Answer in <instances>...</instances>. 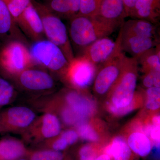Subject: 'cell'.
Wrapping results in <instances>:
<instances>
[{
  "mask_svg": "<svg viewBox=\"0 0 160 160\" xmlns=\"http://www.w3.org/2000/svg\"><path fill=\"white\" fill-rule=\"evenodd\" d=\"M77 132L81 138L89 142H96L99 139L97 132L91 125L87 123H81L78 125Z\"/></svg>",
  "mask_w": 160,
  "mask_h": 160,
  "instance_id": "cell-28",
  "label": "cell"
},
{
  "mask_svg": "<svg viewBox=\"0 0 160 160\" xmlns=\"http://www.w3.org/2000/svg\"><path fill=\"white\" fill-rule=\"evenodd\" d=\"M128 143L132 151L142 157L147 156L152 149L149 138L142 132H133L128 139Z\"/></svg>",
  "mask_w": 160,
  "mask_h": 160,
  "instance_id": "cell-21",
  "label": "cell"
},
{
  "mask_svg": "<svg viewBox=\"0 0 160 160\" xmlns=\"http://www.w3.org/2000/svg\"><path fill=\"white\" fill-rule=\"evenodd\" d=\"M44 4L52 13L61 19L70 20L72 18L65 0H45Z\"/></svg>",
  "mask_w": 160,
  "mask_h": 160,
  "instance_id": "cell-23",
  "label": "cell"
},
{
  "mask_svg": "<svg viewBox=\"0 0 160 160\" xmlns=\"http://www.w3.org/2000/svg\"><path fill=\"white\" fill-rule=\"evenodd\" d=\"M137 60L145 72H160V44L143 53Z\"/></svg>",
  "mask_w": 160,
  "mask_h": 160,
  "instance_id": "cell-22",
  "label": "cell"
},
{
  "mask_svg": "<svg viewBox=\"0 0 160 160\" xmlns=\"http://www.w3.org/2000/svg\"><path fill=\"white\" fill-rule=\"evenodd\" d=\"M15 95L13 85L5 78L0 76V108L9 105Z\"/></svg>",
  "mask_w": 160,
  "mask_h": 160,
  "instance_id": "cell-25",
  "label": "cell"
},
{
  "mask_svg": "<svg viewBox=\"0 0 160 160\" xmlns=\"http://www.w3.org/2000/svg\"><path fill=\"white\" fill-rule=\"evenodd\" d=\"M35 66L29 49L22 41L11 40L0 48V72L4 77L12 78Z\"/></svg>",
  "mask_w": 160,
  "mask_h": 160,
  "instance_id": "cell-3",
  "label": "cell"
},
{
  "mask_svg": "<svg viewBox=\"0 0 160 160\" xmlns=\"http://www.w3.org/2000/svg\"><path fill=\"white\" fill-rule=\"evenodd\" d=\"M124 4V8L127 17L132 7L134 6L137 0H122Z\"/></svg>",
  "mask_w": 160,
  "mask_h": 160,
  "instance_id": "cell-35",
  "label": "cell"
},
{
  "mask_svg": "<svg viewBox=\"0 0 160 160\" xmlns=\"http://www.w3.org/2000/svg\"><path fill=\"white\" fill-rule=\"evenodd\" d=\"M97 17L105 22L118 26L127 18L122 0H102Z\"/></svg>",
  "mask_w": 160,
  "mask_h": 160,
  "instance_id": "cell-13",
  "label": "cell"
},
{
  "mask_svg": "<svg viewBox=\"0 0 160 160\" xmlns=\"http://www.w3.org/2000/svg\"><path fill=\"white\" fill-rule=\"evenodd\" d=\"M26 156L29 160H63L64 154L61 151L47 149L29 151Z\"/></svg>",
  "mask_w": 160,
  "mask_h": 160,
  "instance_id": "cell-24",
  "label": "cell"
},
{
  "mask_svg": "<svg viewBox=\"0 0 160 160\" xmlns=\"http://www.w3.org/2000/svg\"><path fill=\"white\" fill-rule=\"evenodd\" d=\"M36 118L32 109L15 106L0 111L1 132H24Z\"/></svg>",
  "mask_w": 160,
  "mask_h": 160,
  "instance_id": "cell-10",
  "label": "cell"
},
{
  "mask_svg": "<svg viewBox=\"0 0 160 160\" xmlns=\"http://www.w3.org/2000/svg\"><path fill=\"white\" fill-rule=\"evenodd\" d=\"M102 0H80L79 11L78 15L96 17L98 15Z\"/></svg>",
  "mask_w": 160,
  "mask_h": 160,
  "instance_id": "cell-26",
  "label": "cell"
},
{
  "mask_svg": "<svg viewBox=\"0 0 160 160\" xmlns=\"http://www.w3.org/2000/svg\"><path fill=\"white\" fill-rule=\"evenodd\" d=\"M143 86L146 88H151L154 86V79L152 72H145L142 80Z\"/></svg>",
  "mask_w": 160,
  "mask_h": 160,
  "instance_id": "cell-34",
  "label": "cell"
},
{
  "mask_svg": "<svg viewBox=\"0 0 160 160\" xmlns=\"http://www.w3.org/2000/svg\"><path fill=\"white\" fill-rule=\"evenodd\" d=\"M12 40L26 42L6 4L0 0V41L6 42Z\"/></svg>",
  "mask_w": 160,
  "mask_h": 160,
  "instance_id": "cell-14",
  "label": "cell"
},
{
  "mask_svg": "<svg viewBox=\"0 0 160 160\" xmlns=\"http://www.w3.org/2000/svg\"><path fill=\"white\" fill-rule=\"evenodd\" d=\"M98 148L94 145H84L79 150V160H95L98 157Z\"/></svg>",
  "mask_w": 160,
  "mask_h": 160,
  "instance_id": "cell-30",
  "label": "cell"
},
{
  "mask_svg": "<svg viewBox=\"0 0 160 160\" xmlns=\"http://www.w3.org/2000/svg\"><path fill=\"white\" fill-rule=\"evenodd\" d=\"M65 99L67 106L79 119L87 118L94 112L93 103L78 92L73 90L67 92Z\"/></svg>",
  "mask_w": 160,
  "mask_h": 160,
  "instance_id": "cell-18",
  "label": "cell"
},
{
  "mask_svg": "<svg viewBox=\"0 0 160 160\" xmlns=\"http://www.w3.org/2000/svg\"><path fill=\"white\" fill-rule=\"evenodd\" d=\"M69 7L72 18L77 15L79 11L80 0H65Z\"/></svg>",
  "mask_w": 160,
  "mask_h": 160,
  "instance_id": "cell-33",
  "label": "cell"
},
{
  "mask_svg": "<svg viewBox=\"0 0 160 160\" xmlns=\"http://www.w3.org/2000/svg\"><path fill=\"white\" fill-rule=\"evenodd\" d=\"M18 160H29L26 159H24V158H22L20 159H19Z\"/></svg>",
  "mask_w": 160,
  "mask_h": 160,
  "instance_id": "cell-37",
  "label": "cell"
},
{
  "mask_svg": "<svg viewBox=\"0 0 160 160\" xmlns=\"http://www.w3.org/2000/svg\"><path fill=\"white\" fill-rule=\"evenodd\" d=\"M16 23L23 32L33 42L45 39L42 20L32 2L18 18Z\"/></svg>",
  "mask_w": 160,
  "mask_h": 160,
  "instance_id": "cell-12",
  "label": "cell"
},
{
  "mask_svg": "<svg viewBox=\"0 0 160 160\" xmlns=\"http://www.w3.org/2000/svg\"><path fill=\"white\" fill-rule=\"evenodd\" d=\"M155 25L146 20L132 19L124 22L120 30L122 37L136 36L158 39Z\"/></svg>",
  "mask_w": 160,
  "mask_h": 160,
  "instance_id": "cell-17",
  "label": "cell"
},
{
  "mask_svg": "<svg viewBox=\"0 0 160 160\" xmlns=\"http://www.w3.org/2000/svg\"><path fill=\"white\" fill-rule=\"evenodd\" d=\"M138 61L126 56L122 73L112 91V104L117 108L129 106L133 101L137 83Z\"/></svg>",
  "mask_w": 160,
  "mask_h": 160,
  "instance_id": "cell-5",
  "label": "cell"
},
{
  "mask_svg": "<svg viewBox=\"0 0 160 160\" xmlns=\"http://www.w3.org/2000/svg\"><path fill=\"white\" fill-rule=\"evenodd\" d=\"M69 20V39L81 52L95 41L109 37L117 30L97 17L77 15Z\"/></svg>",
  "mask_w": 160,
  "mask_h": 160,
  "instance_id": "cell-1",
  "label": "cell"
},
{
  "mask_svg": "<svg viewBox=\"0 0 160 160\" xmlns=\"http://www.w3.org/2000/svg\"><path fill=\"white\" fill-rule=\"evenodd\" d=\"M136 107V106L135 103L132 101L129 106L123 108H117L112 104H110L109 106V111L115 115L117 116H123L133 111Z\"/></svg>",
  "mask_w": 160,
  "mask_h": 160,
  "instance_id": "cell-31",
  "label": "cell"
},
{
  "mask_svg": "<svg viewBox=\"0 0 160 160\" xmlns=\"http://www.w3.org/2000/svg\"><path fill=\"white\" fill-rule=\"evenodd\" d=\"M60 135L66 140L69 146L76 142L79 138L77 132L74 130H67L61 133Z\"/></svg>",
  "mask_w": 160,
  "mask_h": 160,
  "instance_id": "cell-32",
  "label": "cell"
},
{
  "mask_svg": "<svg viewBox=\"0 0 160 160\" xmlns=\"http://www.w3.org/2000/svg\"><path fill=\"white\" fill-rule=\"evenodd\" d=\"M159 44V41L157 38L136 36L122 37V36L123 51L128 52L136 59Z\"/></svg>",
  "mask_w": 160,
  "mask_h": 160,
  "instance_id": "cell-16",
  "label": "cell"
},
{
  "mask_svg": "<svg viewBox=\"0 0 160 160\" xmlns=\"http://www.w3.org/2000/svg\"><path fill=\"white\" fill-rule=\"evenodd\" d=\"M129 17L156 24L160 18V0H137Z\"/></svg>",
  "mask_w": 160,
  "mask_h": 160,
  "instance_id": "cell-15",
  "label": "cell"
},
{
  "mask_svg": "<svg viewBox=\"0 0 160 160\" xmlns=\"http://www.w3.org/2000/svg\"><path fill=\"white\" fill-rule=\"evenodd\" d=\"M122 51L120 30L115 41L109 37L101 38L85 48L79 55L83 56L98 67Z\"/></svg>",
  "mask_w": 160,
  "mask_h": 160,
  "instance_id": "cell-8",
  "label": "cell"
},
{
  "mask_svg": "<svg viewBox=\"0 0 160 160\" xmlns=\"http://www.w3.org/2000/svg\"><path fill=\"white\" fill-rule=\"evenodd\" d=\"M126 55L121 51L101 65L95 78L93 88L99 95L111 91L119 78Z\"/></svg>",
  "mask_w": 160,
  "mask_h": 160,
  "instance_id": "cell-7",
  "label": "cell"
},
{
  "mask_svg": "<svg viewBox=\"0 0 160 160\" xmlns=\"http://www.w3.org/2000/svg\"><path fill=\"white\" fill-rule=\"evenodd\" d=\"M98 67L82 55L69 62L63 78L75 89L84 90L94 81Z\"/></svg>",
  "mask_w": 160,
  "mask_h": 160,
  "instance_id": "cell-6",
  "label": "cell"
},
{
  "mask_svg": "<svg viewBox=\"0 0 160 160\" xmlns=\"http://www.w3.org/2000/svg\"><path fill=\"white\" fill-rule=\"evenodd\" d=\"M29 50L35 65L63 77L69 62L58 46L49 40L43 39L34 42Z\"/></svg>",
  "mask_w": 160,
  "mask_h": 160,
  "instance_id": "cell-4",
  "label": "cell"
},
{
  "mask_svg": "<svg viewBox=\"0 0 160 160\" xmlns=\"http://www.w3.org/2000/svg\"><path fill=\"white\" fill-rule=\"evenodd\" d=\"M28 151L20 140L12 138L0 140V160H18L26 156Z\"/></svg>",
  "mask_w": 160,
  "mask_h": 160,
  "instance_id": "cell-19",
  "label": "cell"
},
{
  "mask_svg": "<svg viewBox=\"0 0 160 160\" xmlns=\"http://www.w3.org/2000/svg\"><path fill=\"white\" fill-rule=\"evenodd\" d=\"M31 2L42 20L45 37L62 49L69 62L75 57L66 25L44 4L35 0Z\"/></svg>",
  "mask_w": 160,
  "mask_h": 160,
  "instance_id": "cell-2",
  "label": "cell"
},
{
  "mask_svg": "<svg viewBox=\"0 0 160 160\" xmlns=\"http://www.w3.org/2000/svg\"><path fill=\"white\" fill-rule=\"evenodd\" d=\"M9 12L16 21L18 18L25 9L31 4V0H2Z\"/></svg>",
  "mask_w": 160,
  "mask_h": 160,
  "instance_id": "cell-27",
  "label": "cell"
},
{
  "mask_svg": "<svg viewBox=\"0 0 160 160\" xmlns=\"http://www.w3.org/2000/svg\"><path fill=\"white\" fill-rule=\"evenodd\" d=\"M95 160H112L111 158L108 155L105 154H101L98 156Z\"/></svg>",
  "mask_w": 160,
  "mask_h": 160,
  "instance_id": "cell-36",
  "label": "cell"
},
{
  "mask_svg": "<svg viewBox=\"0 0 160 160\" xmlns=\"http://www.w3.org/2000/svg\"><path fill=\"white\" fill-rule=\"evenodd\" d=\"M146 107L152 110L158 109L160 106V88L155 86L148 88L146 90Z\"/></svg>",
  "mask_w": 160,
  "mask_h": 160,
  "instance_id": "cell-29",
  "label": "cell"
},
{
  "mask_svg": "<svg viewBox=\"0 0 160 160\" xmlns=\"http://www.w3.org/2000/svg\"><path fill=\"white\" fill-rule=\"evenodd\" d=\"M104 153L109 156L112 160H132L131 149L125 139L117 137L106 146Z\"/></svg>",
  "mask_w": 160,
  "mask_h": 160,
  "instance_id": "cell-20",
  "label": "cell"
},
{
  "mask_svg": "<svg viewBox=\"0 0 160 160\" xmlns=\"http://www.w3.org/2000/svg\"><path fill=\"white\" fill-rule=\"evenodd\" d=\"M61 124L58 117L52 112L45 113L36 118L23 132L27 141L39 142L54 138L60 134Z\"/></svg>",
  "mask_w": 160,
  "mask_h": 160,
  "instance_id": "cell-9",
  "label": "cell"
},
{
  "mask_svg": "<svg viewBox=\"0 0 160 160\" xmlns=\"http://www.w3.org/2000/svg\"><path fill=\"white\" fill-rule=\"evenodd\" d=\"M12 78L15 79L22 89L32 92L50 91L55 86L51 75L44 70L35 69L34 67L24 70Z\"/></svg>",
  "mask_w": 160,
  "mask_h": 160,
  "instance_id": "cell-11",
  "label": "cell"
}]
</instances>
